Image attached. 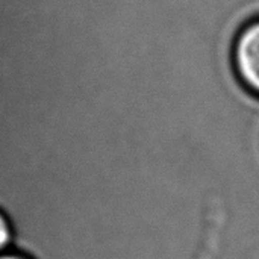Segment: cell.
<instances>
[{"label": "cell", "instance_id": "1", "mask_svg": "<svg viewBox=\"0 0 259 259\" xmlns=\"http://www.w3.org/2000/svg\"><path fill=\"white\" fill-rule=\"evenodd\" d=\"M232 64L243 87L259 97V18L244 24L237 33Z\"/></svg>", "mask_w": 259, "mask_h": 259}, {"label": "cell", "instance_id": "2", "mask_svg": "<svg viewBox=\"0 0 259 259\" xmlns=\"http://www.w3.org/2000/svg\"><path fill=\"white\" fill-rule=\"evenodd\" d=\"M14 244V229L11 226L9 219L0 209V253L12 249Z\"/></svg>", "mask_w": 259, "mask_h": 259}, {"label": "cell", "instance_id": "3", "mask_svg": "<svg viewBox=\"0 0 259 259\" xmlns=\"http://www.w3.org/2000/svg\"><path fill=\"white\" fill-rule=\"evenodd\" d=\"M0 259H30V258H27L26 255H23V253H20V252H15V250L9 249V250H6V252L0 253Z\"/></svg>", "mask_w": 259, "mask_h": 259}]
</instances>
